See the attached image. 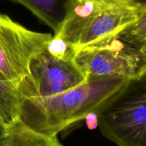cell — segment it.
<instances>
[{
	"label": "cell",
	"mask_w": 146,
	"mask_h": 146,
	"mask_svg": "<svg viewBox=\"0 0 146 146\" xmlns=\"http://www.w3.org/2000/svg\"><path fill=\"white\" fill-rule=\"evenodd\" d=\"M130 80L89 77L85 82L50 97L22 99L19 120L32 130L57 136L92 113H99Z\"/></svg>",
	"instance_id": "6da1fadb"
},
{
	"label": "cell",
	"mask_w": 146,
	"mask_h": 146,
	"mask_svg": "<svg viewBox=\"0 0 146 146\" xmlns=\"http://www.w3.org/2000/svg\"><path fill=\"white\" fill-rule=\"evenodd\" d=\"M98 127L118 146H146V78L129 81L101 110Z\"/></svg>",
	"instance_id": "7a4b0ae2"
},
{
	"label": "cell",
	"mask_w": 146,
	"mask_h": 146,
	"mask_svg": "<svg viewBox=\"0 0 146 146\" xmlns=\"http://www.w3.org/2000/svg\"><path fill=\"white\" fill-rule=\"evenodd\" d=\"M85 74L95 78H117L132 80L146 71V52L117 35L84 47L75 59Z\"/></svg>",
	"instance_id": "3957f363"
},
{
	"label": "cell",
	"mask_w": 146,
	"mask_h": 146,
	"mask_svg": "<svg viewBox=\"0 0 146 146\" xmlns=\"http://www.w3.org/2000/svg\"><path fill=\"white\" fill-rule=\"evenodd\" d=\"M52 36L30 30L0 13V77L17 88L29 74L31 61Z\"/></svg>",
	"instance_id": "277c9868"
},
{
	"label": "cell",
	"mask_w": 146,
	"mask_h": 146,
	"mask_svg": "<svg viewBox=\"0 0 146 146\" xmlns=\"http://www.w3.org/2000/svg\"><path fill=\"white\" fill-rule=\"evenodd\" d=\"M88 78L75 60H60L44 49L31 61L29 74L17 88L22 100L45 98L76 88Z\"/></svg>",
	"instance_id": "5b68a950"
},
{
	"label": "cell",
	"mask_w": 146,
	"mask_h": 146,
	"mask_svg": "<svg viewBox=\"0 0 146 146\" xmlns=\"http://www.w3.org/2000/svg\"><path fill=\"white\" fill-rule=\"evenodd\" d=\"M113 1L72 0L64 20L54 36L67 41L76 50L82 36Z\"/></svg>",
	"instance_id": "8992f818"
},
{
	"label": "cell",
	"mask_w": 146,
	"mask_h": 146,
	"mask_svg": "<svg viewBox=\"0 0 146 146\" xmlns=\"http://www.w3.org/2000/svg\"><path fill=\"white\" fill-rule=\"evenodd\" d=\"M29 9L54 33L58 31L72 0H11Z\"/></svg>",
	"instance_id": "52a82bcc"
},
{
	"label": "cell",
	"mask_w": 146,
	"mask_h": 146,
	"mask_svg": "<svg viewBox=\"0 0 146 146\" xmlns=\"http://www.w3.org/2000/svg\"><path fill=\"white\" fill-rule=\"evenodd\" d=\"M5 146H63L57 136H49L32 130L17 120L8 127V135Z\"/></svg>",
	"instance_id": "ba28073f"
},
{
	"label": "cell",
	"mask_w": 146,
	"mask_h": 146,
	"mask_svg": "<svg viewBox=\"0 0 146 146\" xmlns=\"http://www.w3.org/2000/svg\"><path fill=\"white\" fill-rule=\"evenodd\" d=\"M22 97L10 82L0 80V123L9 127L19 119Z\"/></svg>",
	"instance_id": "9c48e42d"
},
{
	"label": "cell",
	"mask_w": 146,
	"mask_h": 146,
	"mask_svg": "<svg viewBox=\"0 0 146 146\" xmlns=\"http://www.w3.org/2000/svg\"><path fill=\"white\" fill-rule=\"evenodd\" d=\"M118 35L129 44L146 52V7L139 9L135 20Z\"/></svg>",
	"instance_id": "30bf717a"
},
{
	"label": "cell",
	"mask_w": 146,
	"mask_h": 146,
	"mask_svg": "<svg viewBox=\"0 0 146 146\" xmlns=\"http://www.w3.org/2000/svg\"><path fill=\"white\" fill-rule=\"evenodd\" d=\"M45 49L53 57L63 60H75L78 53L70 43L56 36L52 37Z\"/></svg>",
	"instance_id": "8fae6325"
},
{
	"label": "cell",
	"mask_w": 146,
	"mask_h": 146,
	"mask_svg": "<svg viewBox=\"0 0 146 146\" xmlns=\"http://www.w3.org/2000/svg\"><path fill=\"white\" fill-rule=\"evenodd\" d=\"M87 126L90 130L98 127V113H92L88 115L85 119Z\"/></svg>",
	"instance_id": "7c38bea8"
},
{
	"label": "cell",
	"mask_w": 146,
	"mask_h": 146,
	"mask_svg": "<svg viewBox=\"0 0 146 146\" xmlns=\"http://www.w3.org/2000/svg\"><path fill=\"white\" fill-rule=\"evenodd\" d=\"M8 135V127L0 123V146H5Z\"/></svg>",
	"instance_id": "4fadbf2b"
},
{
	"label": "cell",
	"mask_w": 146,
	"mask_h": 146,
	"mask_svg": "<svg viewBox=\"0 0 146 146\" xmlns=\"http://www.w3.org/2000/svg\"><path fill=\"white\" fill-rule=\"evenodd\" d=\"M125 1L131 2L133 5H136L137 7H139V9L146 7V0H125Z\"/></svg>",
	"instance_id": "5bb4252c"
},
{
	"label": "cell",
	"mask_w": 146,
	"mask_h": 146,
	"mask_svg": "<svg viewBox=\"0 0 146 146\" xmlns=\"http://www.w3.org/2000/svg\"><path fill=\"white\" fill-rule=\"evenodd\" d=\"M142 77H144V78H146V71H145V72L144 74H143V75Z\"/></svg>",
	"instance_id": "9a60e30c"
},
{
	"label": "cell",
	"mask_w": 146,
	"mask_h": 146,
	"mask_svg": "<svg viewBox=\"0 0 146 146\" xmlns=\"http://www.w3.org/2000/svg\"><path fill=\"white\" fill-rule=\"evenodd\" d=\"M0 80H3V79H2V78H1V77H0Z\"/></svg>",
	"instance_id": "2e32d148"
}]
</instances>
